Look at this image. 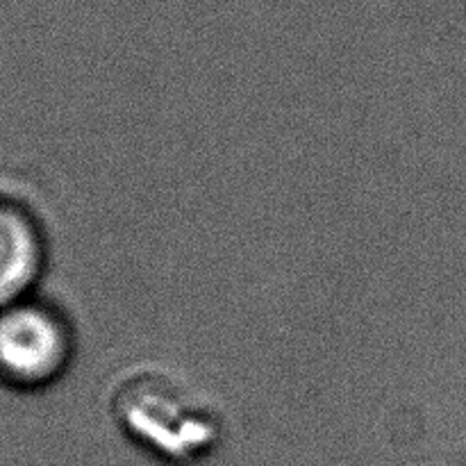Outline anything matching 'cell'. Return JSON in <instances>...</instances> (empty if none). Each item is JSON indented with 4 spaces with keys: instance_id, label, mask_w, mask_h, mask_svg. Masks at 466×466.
<instances>
[{
    "instance_id": "6da1fadb",
    "label": "cell",
    "mask_w": 466,
    "mask_h": 466,
    "mask_svg": "<svg viewBox=\"0 0 466 466\" xmlns=\"http://www.w3.org/2000/svg\"><path fill=\"white\" fill-rule=\"evenodd\" d=\"M118 423L141 444L171 458L208 449L217 437V417L189 382L159 369H141L114 391Z\"/></svg>"
},
{
    "instance_id": "7a4b0ae2",
    "label": "cell",
    "mask_w": 466,
    "mask_h": 466,
    "mask_svg": "<svg viewBox=\"0 0 466 466\" xmlns=\"http://www.w3.org/2000/svg\"><path fill=\"white\" fill-rule=\"evenodd\" d=\"M71 328L55 308L16 300L0 309V380L16 390H41L66 371Z\"/></svg>"
},
{
    "instance_id": "3957f363",
    "label": "cell",
    "mask_w": 466,
    "mask_h": 466,
    "mask_svg": "<svg viewBox=\"0 0 466 466\" xmlns=\"http://www.w3.org/2000/svg\"><path fill=\"white\" fill-rule=\"evenodd\" d=\"M44 237L23 205L0 198V309L25 299L44 268Z\"/></svg>"
}]
</instances>
